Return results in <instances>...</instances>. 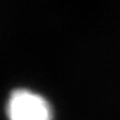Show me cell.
Returning <instances> with one entry per match:
<instances>
[{"label": "cell", "instance_id": "obj_1", "mask_svg": "<svg viewBox=\"0 0 120 120\" xmlns=\"http://www.w3.org/2000/svg\"><path fill=\"white\" fill-rule=\"evenodd\" d=\"M6 114L9 120H53L52 107L45 98L23 88L10 94Z\"/></svg>", "mask_w": 120, "mask_h": 120}]
</instances>
